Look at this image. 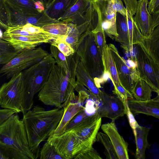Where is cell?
<instances>
[{
	"mask_svg": "<svg viewBox=\"0 0 159 159\" xmlns=\"http://www.w3.org/2000/svg\"><path fill=\"white\" fill-rule=\"evenodd\" d=\"M64 109L56 107L46 110L34 106L23 114L22 120L27 133L30 148L37 158L40 156V143L52 135L63 116Z\"/></svg>",
	"mask_w": 159,
	"mask_h": 159,
	"instance_id": "obj_1",
	"label": "cell"
},
{
	"mask_svg": "<svg viewBox=\"0 0 159 159\" xmlns=\"http://www.w3.org/2000/svg\"><path fill=\"white\" fill-rule=\"evenodd\" d=\"M24 122L14 114L0 125V159H36Z\"/></svg>",
	"mask_w": 159,
	"mask_h": 159,
	"instance_id": "obj_2",
	"label": "cell"
},
{
	"mask_svg": "<svg viewBox=\"0 0 159 159\" xmlns=\"http://www.w3.org/2000/svg\"><path fill=\"white\" fill-rule=\"evenodd\" d=\"M77 67L67 71L55 64L39 93V100L46 105L61 108L75 89Z\"/></svg>",
	"mask_w": 159,
	"mask_h": 159,
	"instance_id": "obj_3",
	"label": "cell"
},
{
	"mask_svg": "<svg viewBox=\"0 0 159 159\" xmlns=\"http://www.w3.org/2000/svg\"><path fill=\"white\" fill-rule=\"evenodd\" d=\"M56 63L54 59L49 54L38 63L22 71L25 88L22 106L23 114L32 108L34 95L47 81Z\"/></svg>",
	"mask_w": 159,
	"mask_h": 159,
	"instance_id": "obj_4",
	"label": "cell"
},
{
	"mask_svg": "<svg viewBox=\"0 0 159 159\" xmlns=\"http://www.w3.org/2000/svg\"><path fill=\"white\" fill-rule=\"evenodd\" d=\"M75 51L91 76L93 79L101 78L104 71L102 52L97 45L92 31L88 32Z\"/></svg>",
	"mask_w": 159,
	"mask_h": 159,
	"instance_id": "obj_5",
	"label": "cell"
},
{
	"mask_svg": "<svg viewBox=\"0 0 159 159\" xmlns=\"http://www.w3.org/2000/svg\"><path fill=\"white\" fill-rule=\"evenodd\" d=\"M130 58L135 63L140 78L147 82L152 91L159 92V66L148 53L141 43L133 45Z\"/></svg>",
	"mask_w": 159,
	"mask_h": 159,
	"instance_id": "obj_6",
	"label": "cell"
},
{
	"mask_svg": "<svg viewBox=\"0 0 159 159\" xmlns=\"http://www.w3.org/2000/svg\"><path fill=\"white\" fill-rule=\"evenodd\" d=\"M25 88L22 72L12 76L10 80L0 89V105L3 108L22 112Z\"/></svg>",
	"mask_w": 159,
	"mask_h": 159,
	"instance_id": "obj_7",
	"label": "cell"
},
{
	"mask_svg": "<svg viewBox=\"0 0 159 159\" xmlns=\"http://www.w3.org/2000/svg\"><path fill=\"white\" fill-rule=\"evenodd\" d=\"M48 54L40 47L21 52L9 62L3 65L0 73L7 79L11 78L14 75L38 63Z\"/></svg>",
	"mask_w": 159,
	"mask_h": 159,
	"instance_id": "obj_8",
	"label": "cell"
},
{
	"mask_svg": "<svg viewBox=\"0 0 159 159\" xmlns=\"http://www.w3.org/2000/svg\"><path fill=\"white\" fill-rule=\"evenodd\" d=\"M114 59L120 82L132 94L135 83L140 78L134 62L130 59L125 60L121 57L115 46L108 45Z\"/></svg>",
	"mask_w": 159,
	"mask_h": 159,
	"instance_id": "obj_9",
	"label": "cell"
},
{
	"mask_svg": "<svg viewBox=\"0 0 159 159\" xmlns=\"http://www.w3.org/2000/svg\"><path fill=\"white\" fill-rule=\"evenodd\" d=\"M102 123V117L97 111L89 116L72 130L80 142L83 150L92 147Z\"/></svg>",
	"mask_w": 159,
	"mask_h": 159,
	"instance_id": "obj_10",
	"label": "cell"
},
{
	"mask_svg": "<svg viewBox=\"0 0 159 159\" xmlns=\"http://www.w3.org/2000/svg\"><path fill=\"white\" fill-rule=\"evenodd\" d=\"M4 0L8 14V27L30 24L41 28L47 24L60 22L49 17L45 11L37 14L25 13L15 9Z\"/></svg>",
	"mask_w": 159,
	"mask_h": 159,
	"instance_id": "obj_11",
	"label": "cell"
},
{
	"mask_svg": "<svg viewBox=\"0 0 159 159\" xmlns=\"http://www.w3.org/2000/svg\"><path fill=\"white\" fill-rule=\"evenodd\" d=\"M63 159L73 158L82 150L80 142L71 130L58 136L52 135L47 140Z\"/></svg>",
	"mask_w": 159,
	"mask_h": 159,
	"instance_id": "obj_12",
	"label": "cell"
},
{
	"mask_svg": "<svg viewBox=\"0 0 159 159\" xmlns=\"http://www.w3.org/2000/svg\"><path fill=\"white\" fill-rule=\"evenodd\" d=\"M100 101L102 105L97 111L100 117L115 120L126 114V103L116 96H112L102 91Z\"/></svg>",
	"mask_w": 159,
	"mask_h": 159,
	"instance_id": "obj_13",
	"label": "cell"
},
{
	"mask_svg": "<svg viewBox=\"0 0 159 159\" xmlns=\"http://www.w3.org/2000/svg\"><path fill=\"white\" fill-rule=\"evenodd\" d=\"M90 2L86 0H77L68 9L58 20L66 23H72L76 26L85 22L88 19Z\"/></svg>",
	"mask_w": 159,
	"mask_h": 159,
	"instance_id": "obj_14",
	"label": "cell"
},
{
	"mask_svg": "<svg viewBox=\"0 0 159 159\" xmlns=\"http://www.w3.org/2000/svg\"><path fill=\"white\" fill-rule=\"evenodd\" d=\"M101 128L111 141L119 159H129L128 145L119 134L115 120L102 125Z\"/></svg>",
	"mask_w": 159,
	"mask_h": 159,
	"instance_id": "obj_15",
	"label": "cell"
},
{
	"mask_svg": "<svg viewBox=\"0 0 159 159\" xmlns=\"http://www.w3.org/2000/svg\"><path fill=\"white\" fill-rule=\"evenodd\" d=\"M77 98V97L73 92L61 106V108H63L64 110V114L58 126L52 135H59L65 132L66 125L71 119L77 113L85 109V107L81 104L75 102Z\"/></svg>",
	"mask_w": 159,
	"mask_h": 159,
	"instance_id": "obj_16",
	"label": "cell"
},
{
	"mask_svg": "<svg viewBox=\"0 0 159 159\" xmlns=\"http://www.w3.org/2000/svg\"><path fill=\"white\" fill-rule=\"evenodd\" d=\"M148 0H139L134 18L144 37H148L153 31L152 15L148 9Z\"/></svg>",
	"mask_w": 159,
	"mask_h": 159,
	"instance_id": "obj_17",
	"label": "cell"
},
{
	"mask_svg": "<svg viewBox=\"0 0 159 159\" xmlns=\"http://www.w3.org/2000/svg\"><path fill=\"white\" fill-rule=\"evenodd\" d=\"M99 5L102 15V28L108 36L116 40L118 37L116 25L117 12L109 2H105Z\"/></svg>",
	"mask_w": 159,
	"mask_h": 159,
	"instance_id": "obj_18",
	"label": "cell"
},
{
	"mask_svg": "<svg viewBox=\"0 0 159 159\" xmlns=\"http://www.w3.org/2000/svg\"><path fill=\"white\" fill-rule=\"evenodd\" d=\"M129 107L134 115L142 113L159 119V102L153 99L139 101L129 98Z\"/></svg>",
	"mask_w": 159,
	"mask_h": 159,
	"instance_id": "obj_19",
	"label": "cell"
},
{
	"mask_svg": "<svg viewBox=\"0 0 159 159\" xmlns=\"http://www.w3.org/2000/svg\"><path fill=\"white\" fill-rule=\"evenodd\" d=\"M3 34H15L25 37L45 38L54 39L57 38L44 31L42 28L30 24L9 27Z\"/></svg>",
	"mask_w": 159,
	"mask_h": 159,
	"instance_id": "obj_20",
	"label": "cell"
},
{
	"mask_svg": "<svg viewBox=\"0 0 159 159\" xmlns=\"http://www.w3.org/2000/svg\"><path fill=\"white\" fill-rule=\"evenodd\" d=\"M15 9L28 14L41 13L45 10V7L40 0H5Z\"/></svg>",
	"mask_w": 159,
	"mask_h": 159,
	"instance_id": "obj_21",
	"label": "cell"
},
{
	"mask_svg": "<svg viewBox=\"0 0 159 159\" xmlns=\"http://www.w3.org/2000/svg\"><path fill=\"white\" fill-rule=\"evenodd\" d=\"M150 129L140 126L133 130L136 145L135 157L137 159H145V151L150 144L148 140V136Z\"/></svg>",
	"mask_w": 159,
	"mask_h": 159,
	"instance_id": "obj_22",
	"label": "cell"
},
{
	"mask_svg": "<svg viewBox=\"0 0 159 159\" xmlns=\"http://www.w3.org/2000/svg\"><path fill=\"white\" fill-rule=\"evenodd\" d=\"M116 25L118 37L116 41L121 44V47L126 53H130L129 40L126 16H124L117 12Z\"/></svg>",
	"mask_w": 159,
	"mask_h": 159,
	"instance_id": "obj_23",
	"label": "cell"
},
{
	"mask_svg": "<svg viewBox=\"0 0 159 159\" xmlns=\"http://www.w3.org/2000/svg\"><path fill=\"white\" fill-rule=\"evenodd\" d=\"M148 53L159 66V25L147 37H144L142 43Z\"/></svg>",
	"mask_w": 159,
	"mask_h": 159,
	"instance_id": "obj_24",
	"label": "cell"
},
{
	"mask_svg": "<svg viewBox=\"0 0 159 159\" xmlns=\"http://www.w3.org/2000/svg\"><path fill=\"white\" fill-rule=\"evenodd\" d=\"M77 0H53L45 9L48 15L57 20Z\"/></svg>",
	"mask_w": 159,
	"mask_h": 159,
	"instance_id": "obj_25",
	"label": "cell"
},
{
	"mask_svg": "<svg viewBox=\"0 0 159 159\" xmlns=\"http://www.w3.org/2000/svg\"><path fill=\"white\" fill-rule=\"evenodd\" d=\"M102 59L104 68L103 72H107L109 73L111 77L110 79L113 84H121L115 62L107 44L103 48Z\"/></svg>",
	"mask_w": 159,
	"mask_h": 159,
	"instance_id": "obj_26",
	"label": "cell"
},
{
	"mask_svg": "<svg viewBox=\"0 0 159 159\" xmlns=\"http://www.w3.org/2000/svg\"><path fill=\"white\" fill-rule=\"evenodd\" d=\"M21 52L9 42L0 38V64L4 65L9 62Z\"/></svg>",
	"mask_w": 159,
	"mask_h": 159,
	"instance_id": "obj_27",
	"label": "cell"
},
{
	"mask_svg": "<svg viewBox=\"0 0 159 159\" xmlns=\"http://www.w3.org/2000/svg\"><path fill=\"white\" fill-rule=\"evenodd\" d=\"M152 91L150 86L145 81L139 78L134 84L132 94L136 100L146 101L151 99Z\"/></svg>",
	"mask_w": 159,
	"mask_h": 159,
	"instance_id": "obj_28",
	"label": "cell"
},
{
	"mask_svg": "<svg viewBox=\"0 0 159 159\" xmlns=\"http://www.w3.org/2000/svg\"><path fill=\"white\" fill-rule=\"evenodd\" d=\"M70 24V23L59 22L47 24L41 28L44 31L55 35L57 38L63 39L68 34Z\"/></svg>",
	"mask_w": 159,
	"mask_h": 159,
	"instance_id": "obj_29",
	"label": "cell"
},
{
	"mask_svg": "<svg viewBox=\"0 0 159 159\" xmlns=\"http://www.w3.org/2000/svg\"><path fill=\"white\" fill-rule=\"evenodd\" d=\"M76 83L86 87L89 90L96 86L94 80L90 75L80 60L76 70Z\"/></svg>",
	"mask_w": 159,
	"mask_h": 159,
	"instance_id": "obj_30",
	"label": "cell"
},
{
	"mask_svg": "<svg viewBox=\"0 0 159 159\" xmlns=\"http://www.w3.org/2000/svg\"><path fill=\"white\" fill-rule=\"evenodd\" d=\"M96 141L102 143L105 150L104 154L107 159H118L113 146L108 135L105 133L98 132Z\"/></svg>",
	"mask_w": 159,
	"mask_h": 159,
	"instance_id": "obj_31",
	"label": "cell"
},
{
	"mask_svg": "<svg viewBox=\"0 0 159 159\" xmlns=\"http://www.w3.org/2000/svg\"><path fill=\"white\" fill-rule=\"evenodd\" d=\"M102 16H99L97 26L95 29L92 31L97 45L102 53L103 48L107 44L105 33L102 26Z\"/></svg>",
	"mask_w": 159,
	"mask_h": 159,
	"instance_id": "obj_32",
	"label": "cell"
},
{
	"mask_svg": "<svg viewBox=\"0 0 159 159\" xmlns=\"http://www.w3.org/2000/svg\"><path fill=\"white\" fill-rule=\"evenodd\" d=\"M40 159H63L57 152L54 147L47 141L41 150Z\"/></svg>",
	"mask_w": 159,
	"mask_h": 159,
	"instance_id": "obj_33",
	"label": "cell"
},
{
	"mask_svg": "<svg viewBox=\"0 0 159 159\" xmlns=\"http://www.w3.org/2000/svg\"><path fill=\"white\" fill-rule=\"evenodd\" d=\"M50 43L56 47L66 57L70 56L75 52L71 46L63 39L57 38L52 40Z\"/></svg>",
	"mask_w": 159,
	"mask_h": 159,
	"instance_id": "obj_34",
	"label": "cell"
},
{
	"mask_svg": "<svg viewBox=\"0 0 159 159\" xmlns=\"http://www.w3.org/2000/svg\"><path fill=\"white\" fill-rule=\"evenodd\" d=\"M75 159H102L99 154L93 147L85 149L74 157Z\"/></svg>",
	"mask_w": 159,
	"mask_h": 159,
	"instance_id": "obj_35",
	"label": "cell"
},
{
	"mask_svg": "<svg viewBox=\"0 0 159 159\" xmlns=\"http://www.w3.org/2000/svg\"><path fill=\"white\" fill-rule=\"evenodd\" d=\"M113 93L125 103L129 98H134L132 93L127 91L121 84H113Z\"/></svg>",
	"mask_w": 159,
	"mask_h": 159,
	"instance_id": "obj_36",
	"label": "cell"
},
{
	"mask_svg": "<svg viewBox=\"0 0 159 159\" xmlns=\"http://www.w3.org/2000/svg\"><path fill=\"white\" fill-rule=\"evenodd\" d=\"M89 116L86 113L84 110L80 111L75 116L68 124L66 127L65 132L72 130Z\"/></svg>",
	"mask_w": 159,
	"mask_h": 159,
	"instance_id": "obj_37",
	"label": "cell"
},
{
	"mask_svg": "<svg viewBox=\"0 0 159 159\" xmlns=\"http://www.w3.org/2000/svg\"><path fill=\"white\" fill-rule=\"evenodd\" d=\"M126 17L128 29L129 44L130 53L132 52L133 49V22L134 17L130 11L127 8Z\"/></svg>",
	"mask_w": 159,
	"mask_h": 159,
	"instance_id": "obj_38",
	"label": "cell"
},
{
	"mask_svg": "<svg viewBox=\"0 0 159 159\" xmlns=\"http://www.w3.org/2000/svg\"><path fill=\"white\" fill-rule=\"evenodd\" d=\"M0 25L6 30L8 27V19L6 7L4 0H0Z\"/></svg>",
	"mask_w": 159,
	"mask_h": 159,
	"instance_id": "obj_39",
	"label": "cell"
},
{
	"mask_svg": "<svg viewBox=\"0 0 159 159\" xmlns=\"http://www.w3.org/2000/svg\"><path fill=\"white\" fill-rule=\"evenodd\" d=\"M109 1L111 3L114 9L117 12L121 15L126 16L127 11L121 0H109Z\"/></svg>",
	"mask_w": 159,
	"mask_h": 159,
	"instance_id": "obj_40",
	"label": "cell"
},
{
	"mask_svg": "<svg viewBox=\"0 0 159 159\" xmlns=\"http://www.w3.org/2000/svg\"><path fill=\"white\" fill-rule=\"evenodd\" d=\"M18 113L15 110L7 108L0 110V125L8 119L11 116Z\"/></svg>",
	"mask_w": 159,
	"mask_h": 159,
	"instance_id": "obj_41",
	"label": "cell"
},
{
	"mask_svg": "<svg viewBox=\"0 0 159 159\" xmlns=\"http://www.w3.org/2000/svg\"><path fill=\"white\" fill-rule=\"evenodd\" d=\"M126 115L128 119L129 125L133 130H135L140 125L135 120L134 117V115L130 109L127 101L126 102Z\"/></svg>",
	"mask_w": 159,
	"mask_h": 159,
	"instance_id": "obj_42",
	"label": "cell"
},
{
	"mask_svg": "<svg viewBox=\"0 0 159 159\" xmlns=\"http://www.w3.org/2000/svg\"><path fill=\"white\" fill-rule=\"evenodd\" d=\"M144 37L134 20L133 22V45L138 43H142Z\"/></svg>",
	"mask_w": 159,
	"mask_h": 159,
	"instance_id": "obj_43",
	"label": "cell"
},
{
	"mask_svg": "<svg viewBox=\"0 0 159 159\" xmlns=\"http://www.w3.org/2000/svg\"><path fill=\"white\" fill-rule=\"evenodd\" d=\"M94 102L92 99H88L86 102L84 111L89 116L94 114L97 111L96 107H94Z\"/></svg>",
	"mask_w": 159,
	"mask_h": 159,
	"instance_id": "obj_44",
	"label": "cell"
},
{
	"mask_svg": "<svg viewBox=\"0 0 159 159\" xmlns=\"http://www.w3.org/2000/svg\"><path fill=\"white\" fill-rule=\"evenodd\" d=\"M124 2L126 8L128 9L133 16L135 15L137 6V0H122Z\"/></svg>",
	"mask_w": 159,
	"mask_h": 159,
	"instance_id": "obj_45",
	"label": "cell"
},
{
	"mask_svg": "<svg viewBox=\"0 0 159 159\" xmlns=\"http://www.w3.org/2000/svg\"><path fill=\"white\" fill-rule=\"evenodd\" d=\"M148 9L151 15L157 11L159 9V0H149Z\"/></svg>",
	"mask_w": 159,
	"mask_h": 159,
	"instance_id": "obj_46",
	"label": "cell"
},
{
	"mask_svg": "<svg viewBox=\"0 0 159 159\" xmlns=\"http://www.w3.org/2000/svg\"><path fill=\"white\" fill-rule=\"evenodd\" d=\"M151 15L153 30L155 27L159 25V9Z\"/></svg>",
	"mask_w": 159,
	"mask_h": 159,
	"instance_id": "obj_47",
	"label": "cell"
},
{
	"mask_svg": "<svg viewBox=\"0 0 159 159\" xmlns=\"http://www.w3.org/2000/svg\"><path fill=\"white\" fill-rule=\"evenodd\" d=\"M43 4L45 8H46L53 0H40Z\"/></svg>",
	"mask_w": 159,
	"mask_h": 159,
	"instance_id": "obj_48",
	"label": "cell"
},
{
	"mask_svg": "<svg viewBox=\"0 0 159 159\" xmlns=\"http://www.w3.org/2000/svg\"><path fill=\"white\" fill-rule=\"evenodd\" d=\"M89 2H98V3H100L102 2L103 1H105L104 0H86Z\"/></svg>",
	"mask_w": 159,
	"mask_h": 159,
	"instance_id": "obj_49",
	"label": "cell"
},
{
	"mask_svg": "<svg viewBox=\"0 0 159 159\" xmlns=\"http://www.w3.org/2000/svg\"><path fill=\"white\" fill-rule=\"evenodd\" d=\"M157 93V96L153 99L159 102V92Z\"/></svg>",
	"mask_w": 159,
	"mask_h": 159,
	"instance_id": "obj_50",
	"label": "cell"
},
{
	"mask_svg": "<svg viewBox=\"0 0 159 159\" xmlns=\"http://www.w3.org/2000/svg\"><path fill=\"white\" fill-rule=\"evenodd\" d=\"M109 0H104L105 1H109Z\"/></svg>",
	"mask_w": 159,
	"mask_h": 159,
	"instance_id": "obj_51",
	"label": "cell"
}]
</instances>
